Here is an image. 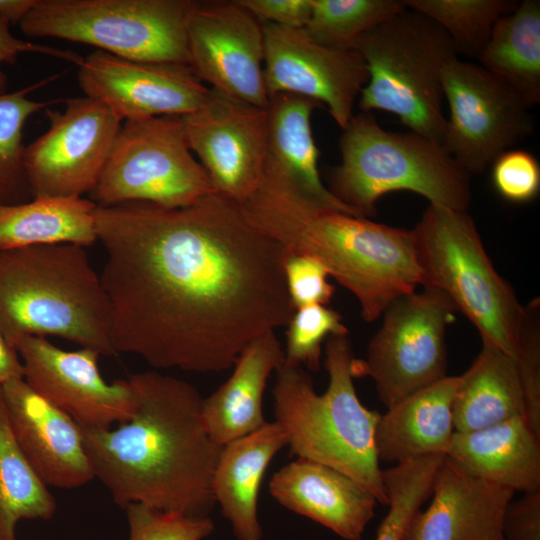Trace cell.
I'll return each instance as SVG.
<instances>
[{
  "label": "cell",
  "instance_id": "cell-36",
  "mask_svg": "<svg viewBox=\"0 0 540 540\" xmlns=\"http://www.w3.org/2000/svg\"><path fill=\"white\" fill-rule=\"evenodd\" d=\"M128 540H203L214 530L209 516L165 512L139 503L125 508Z\"/></svg>",
  "mask_w": 540,
  "mask_h": 540
},
{
  "label": "cell",
  "instance_id": "cell-27",
  "mask_svg": "<svg viewBox=\"0 0 540 540\" xmlns=\"http://www.w3.org/2000/svg\"><path fill=\"white\" fill-rule=\"evenodd\" d=\"M452 413L455 432H470L524 416V394L515 358L482 344L471 366L459 375Z\"/></svg>",
  "mask_w": 540,
  "mask_h": 540
},
{
  "label": "cell",
  "instance_id": "cell-2",
  "mask_svg": "<svg viewBox=\"0 0 540 540\" xmlns=\"http://www.w3.org/2000/svg\"><path fill=\"white\" fill-rule=\"evenodd\" d=\"M136 409L108 428H83L95 478L125 508L139 503L165 512L208 516L222 446L208 433L203 398L190 383L157 371L132 374Z\"/></svg>",
  "mask_w": 540,
  "mask_h": 540
},
{
  "label": "cell",
  "instance_id": "cell-25",
  "mask_svg": "<svg viewBox=\"0 0 540 540\" xmlns=\"http://www.w3.org/2000/svg\"><path fill=\"white\" fill-rule=\"evenodd\" d=\"M283 362L284 350L275 331L260 335L242 350L231 376L203 398L204 423L216 443L223 446L267 422L264 391L269 377Z\"/></svg>",
  "mask_w": 540,
  "mask_h": 540
},
{
  "label": "cell",
  "instance_id": "cell-14",
  "mask_svg": "<svg viewBox=\"0 0 540 540\" xmlns=\"http://www.w3.org/2000/svg\"><path fill=\"white\" fill-rule=\"evenodd\" d=\"M13 347L28 386L81 427L108 428L133 415L137 400L132 385L128 379L107 382L99 370L98 351H67L37 336H23Z\"/></svg>",
  "mask_w": 540,
  "mask_h": 540
},
{
  "label": "cell",
  "instance_id": "cell-30",
  "mask_svg": "<svg viewBox=\"0 0 540 540\" xmlns=\"http://www.w3.org/2000/svg\"><path fill=\"white\" fill-rule=\"evenodd\" d=\"M56 501L27 459L11 427L0 385V540H16L22 520H50Z\"/></svg>",
  "mask_w": 540,
  "mask_h": 540
},
{
  "label": "cell",
  "instance_id": "cell-1",
  "mask_svg": "<svg viewBox=\"0 0 540 540\" xmlns=\"http://www.w3.org/2000/svg\"><path fill=\"white\" fill-rule=\"evenodd\" d=\"M95 225L116 354L158 369L220 372L295 311L284 248L217 192L180 208L97 206Z\"/></svg>",
  "mask_w": 540,
  "mask_h": 540
},
{
  "label": "cell",
  "instance_id": "cell-22",
  "mask_svg": "<svg viewBox=\"0 0 540 540\" xmlns=\"http://www.w3.org/2000/svg\"><path fill=\"white\" fill-rule=\"evenodd\" d=\"M269 492L283 507L323 525L345 540H362L378 504L350 476L302 458L273 474Z\"/></svg>",
  "mask_w": 540,
  "mask_h": 540
},
{
  "label": "cell",
  "instance_id": "cell-39",
  "mask_svg": "<svg viewBox=\"0 0 540 540\" xmlns=\"http://www.w3.org/2000/svg\"><path fill=\"white\" fill-rule=\"evenodd\" d=\"M283 271L288 294L295 309L329 303L335 287L328 281L329 273L318 260L305 254L286 253Z\"/></svg>",
  "mask_w": 540,
  "mask_h": 540
},
{
  "label": "cell",
  "instance_id": "cell-37",
  "mask_svg": "<svg viewBox=\"0 0 540 540\" xmlns=\"http://www.w3.org/2000/svg\"><path fill=\"white\" fill-rule=\"evenodd\" d=\"M492 183L497 193L513 203H526L540 190V165L530 152L510 149L491 166Z\"/></svg>",
  "mask_w": 540,
  "mask_h": 540
},
{
  "label": "cell",
  "instance_id": "cell-31",
  "mask_svg": "<svg viewBox=\"0 0 540 540\" xmlns=\"http://www.w3.org/2000/svg\"><path fill=\"white\" fill-rule=\"evenodd\" d=\"M57 75L23 89L0 95V205H16L32 199L24 167L23 128L36 112L59 100L35 101L28 94L53 81Z\"/></svg>",
  "mask_w": 540,
  "mask_h": 540
},
{
  "label": "cell",
  "instance_id": "cell-33",
  "mask_svg": "<svg viewBox=\"0 0 540 540\" xmlns=\"http://www.w3.org/2000/svg\"><path fill=\"white\" fill-rule=\"evenodd\" d=\"M404 9L403 0H312L304 29L319 44L354 50L364 34Z\"/></svg>",
  "mask_w": 540,
  "mask_h": 540
},
{
  "label": "cell",
  "instance_id": "cell-38",
  "mask_svg": "<svg viewBox=\"0 0 540 540\" xmlns=\"http://www.w3.org/2000/svg\"><path fill=\"white\" fill-rule=\"evenodd\" d=\"M530 306V320L517 347L515 360L522 383L525 419L540 437V327L539 301Z\"/></svg>",
  "mask_w": 540,
  "mask_h": 540
},
{
  "label": "cell",
  "instance_id": "cell-6",
  "mask_svg": "<svg viewBox=\"0 0 540 540\" xmlns=\"http://www.w3.org/2000/svg\"><path fill=\"white\" fill-rule=\"evenodd\" d=\"M342 131L341 162L327 188L357 216L374 217L383 195L402 190L433 205L467 210L471 175L441 143L413 131H387L371 112L353 115Z\"/></svg>",
  "mask_w": 540,
  "mask_h": 540
},
{
  "label": "cell",
  "instance_id": "cell-44",
  "mask_svg": "<svg viewBox=\"0 0 540 540\" xmlns=\"http://www.w3.org/2000/svg\"><path fill=\"white\" fill-rule=\"evenodd\" d=\"M38 0H0V19L19 24L34 8Z\"/></svg>",
  "mask_w": 540,
  "mask_h": 540
},
{
  "label": "cell",
  "instance_id": "cell-7",
  "mask_svg": "<svg viewBox=\"0 0 540 540\" xmlns=\"http://www.w3.org/2000/svg\"><path fill=\"white\" fill-rule=\"evenodd\" d=\"M423 287L443 293L476 327L482 344L515 358L530 320L493 266L467 210L429 204L412 229Z\"/></svg>",
  "mask_w": 540,
  "mask_h": 540
},
{
  "label": "cell",
  "instance_id": "cell-11",
  "mask_svg": "<svg viewBox=\"0 0 540 540\" xmlns=\"http://www.w3.org/2000/svg\"><path fill=\"white\" fill-rule=\"evenodd\" d=\"M455 312L450 300L430 287L400 297L381 316L366 357L355 358V377H370L386 408L446 377V329Z\"/></svg>",
  "mask_w": 540,
  "mask_h": 540
},
{
  "label": "cell",
  "instance_id": "cell-35",
  "mask_svg": "<svg viewBox=\"0 0 540 540\" xmlns=\"http://www.w3.org/2000/svg\"><path fill=\"white\" fill-rule=\"evenodd\" d=\"M348 334L342 316L327 305H308L295 309L286 331L284 363L306 365L316 371L320 366L322 343L331 335Z\"/></svg>",
  "mask_w": 540,
  "mask_h": 540
},
{
  "label": "cell",
  "instance_id": "cell-19",
  "mask_svg": "<svg viewBox=\"0 0 540 540\" xmlns=\"http://www.w3.org/2000/svg\"><path fill=\"white\" fill-rule=\"evenodd\" d=\"M1 388L13 432L47 486L73 489L95 479L80 425L33 391L23 378Z\"/></svg>",
  "mask_w": 540,
  "mask_h": 540
},
{
  "label": "cell",
  "instance_id": "cell-34",
  "mask_svg": "<svg viewBox=\"0 0 540 540\" xmlns=\"http://www.w3.org/2000/svg\"><path fill=\"white\" fill-rule=\"evenodd\" d=\"M444 455L420 457L382 470L389 510L374 540H404L412 517L432 493Z\"/></svg>",
  "mask_w": 540,
  "mask_h": 540
},
{
  "label": "cell",
  "instance_id": "cell-15",
  "mask_svg": "<svg viewBox=\"0 0 540 540\" xmlns=\"http://www.w3.org/2000/svg\"><path fill=\"white\" fill-rule=\"evenodd\" d=\"M189 66L214 91L267 109L262 24L237 0L201 2L187 23Z\"/></svg>",
  "mask_w": 540,
  "mask_h": 540
},
{
  "label": "cell",
  "instance_id": "cell-23",
  "mask_svg": "<svg viewBox=\"0 0 540 540\" xmlns=\"http://www.w3.org/2000/svg\"><path fill=\"white\" fill-rule=\"evenodd\" d=\"M287 445L284 430L274 421L222 446L212 492L237 540H262L259 489L268 465Z\"/></svg>",
  "mask_w": 540,
  "mask_h": 540
},
{
  "label": "cell",
  "instance_id": "cell-29",
  "mask_svg": "<svg viewBox=\"0 0 540 540\" xmlns=\"http://www.w3.org/2000/svg\"><path fill=\"white\" fill-rule=\"evenodd\" d=\"M480 65L533 107L540 102V1L524 0L498 19Z\"/></svg>",
  "mask_w": 540,
  "mask_h": 540
},
{
  "label": "cell",
  "instance_id": "cell-42",
  "mask_svg": "<svg viewBox=\"0 0 540 540\" xmlns=\"http://www.w3.org/2000/svg\"><path fill=\"white\" fill-rule=\"evenodd\" d=\"M22 53H39L62 59L79 66L83 57L74 51L59 49L22 40L12 35L9 24L0 19V95L7 93V76L3 64H14Z\"/></svg>",
  "mask_w": 540,
  "mask_h": 540
},
{
  "label": "cell",
  "instance_id": "cell-20",
  "mask_svg": "<svg viewBox=\"0 0 540 540\" xmlns=\"http://www.w3.org/2000/svg\"><path fill=\"white\" fill-rule=\"evenodd\" d=\"M317 107L323 106L295 94L280 93L269 98L266 151L258 187L322 209L357 216L321 180L320 152L311 126Z\"/></svg>",
  "mask_w": 540,
  "mask_h": 540
},
{
  "label": "cell",
  "instance_id": "cell-28",
  "mask_svg": "<svg viewBox=\"0 0 540 540\" xmlns=\"http://www.w3.org/2000/svg\"><path fill=\"white\" fill-rule=\"evenodd\" d=\"M97 205L84 197H40L0 205V249L32 245L97 242Z\"/></svg>",
  "mask_w": 540,
  "mask_h": 540
},
{
  "label": "cell",
  "instance_id": "cell-40",
  "mask_svg": "<svg viewBox=\"0 0 540 540\" xmlns=\"http://www.w3.org/2000/svg\"><path fill=\"white\" fill-rule=\"evenodd\" d=\"M261 24L304 28L310 18L312 0H237Z\"/></svg>",
  "mask_w": 540,
  "mask_h": 540
},
{
  "label": "cell",
  "instance_id": "cell-41",
  "mask_svg": "<svg viewBox=\"0 0 540 540\" xmlns=\"http://www.w3.org/2000/svg\"><path fill=\"white\" fill-rule=\"evenodd\" d=\"M505 540H540V490L523 493L507 505L503 519Z\"/></svg>",
  "mask_w": 540,
  "mask_h": 540
},
{
  "label": "cell",
  "instance_id": "cell-16",
  "mask_svg": "<svg viewBox=\"0 0 540 540\" xmlns=\"http://www.w3.org/2000/svg\"><path fill=\"white\" fill-rule=\"evenodd\" d=\"M264 82L269 98L300 95L326 106L343 130L368 80L362 56L319 44L304 28L263 23Z\"/></svg>",
  "mask_w": 540,
  "mask_h": 540
},
{
  "label": "cell",
  "instance_id": "cell-9",
  "mask_svg": "<svg viewBox=\"0 0 540 540\" xmlns=\"http://www.w3.org/2000/svg\"><path fill=\"white\" fill-rule=\"evenodd\" d=\"M195 0H38L19 23L29 37L63 39L129 60L189 65Z\"/></svg>",
  "mask_w": 540,
  "mask_h": 540
},
{
  "label": "cell",
  "instance_id": "cell-26",
  "mask_svg": "<svg viewBox=\"0 0 540 540\" xmlns=\"http://www.w3.org/2000/svg\"><path fill=\"white\" fill-rule=\"evenodd\" d=\"M458 376L441 380L403 398L381 414L375 430L379 461L401 463L445 455L455 433L453 399Z\"/></svg>",
  "mask_w": 540,
  "mask_h": 540
},
{
  "label": "cell",
  "instance_id": "cell-32",
  "mask_svg": "<svg viewBox=\"0 0 540 540\" xmlns=\"http://www.w3.org/2000/svg\"><path fill=\"white\" fill-rule=\"evenodd\" d=\"M437 23L450 37L458 54L478 59L499 18L518 3L511 0H403Z\"/></svg>",
  "mask_w": 540,
  "mask_h": 540
},
{
  "label": "cell",
  "instance_id": "cell-24",
  "mask_svg": "<svg viewBox=\"0 0 540 540\" xmlns=\"http://www.w3.org/2000/svg\"><path fill=\"white\" fill-rule=\"evenodd\" d=\"M446 457L469 475L514 492L540 490V437L524 416L455 432Z\"/></svg>",
  "mask_w": 540,
  "mask_h": 540
},
{
  "label": "cell",
  "instance_id": "cell-3",
  "mask_svg": "<svg viewBox=\"0 0 540 540\" xmlns=\"http://www.w3.org/2000/svg\"><path fill=\"white\" fill-rule=\"evenodd\" d=\"M247 220L286 253L318 260L351 292L373 322L397 299L423 285L412 230L257 188L241 205Z\"/></svg>",
  "mask_w": 540,
  "mask_h": 540
},
{
  "label": "cell",
  "instance_id": "cell-5",
  "mask_svg": "<svg viewBox=\"0 0 540 540\" xmlns=\"http://www.w3.org/2000/svg\"><path fill=\"white\" fill-rule=\"evenodd\" d=\"M0 333L55 336L115 355L111 309L85 247L62 243L0 249Z\"/></svg>",
  "mask_w": 540,
  "mask_h": 540
},
{
  "label": "cell",
  "instance_id": "cell-17",
  "mask_svg": "<svg viewBox=\"0 0 540 540\" xmlns=\"http://www.w3.org/2000/svg\"><path fill=\"white\" fill-rule=\"evenodd\" d=\"M188 145L215 192L244 203L257 189L263 169L267 109L228 98L212 89L208 101L181 116Z\"/></svg>",
  "mask_w": 540,
  "mask_h": 540
},
{
  "label": "cell",
  "instance_id": "cell-4",
  "mask_svg": "<svg viewBox=\"0 0 540 540\" xmlns=\"http://www.w3.org/2000/svg\"><path fill=\"white\" fill-rule=\"evenodd\" d=\"M331 335L324 365L329 383L315 391L311 376L298 366L282 363L275 371L274 414L288 447L297 458L330 466L360 483L388 506L382 469L375 449L380 413L367 409L354 386L355 356L347 336Z\"/></svg>",
  "mask_w": 540,
  "mask_h": 540
},
{
  "label": "cell",
  "instance_id": "cell-13",
  "mask_svg": "<svg viewBox=\"0 0 540 540\" xmlns=\"http://www.w3.org/2000/svg\"><path fill=\"white\" fill-rule=\"evenodd\" d=\"M46 108L49 127L24 150L32 199L83 197L96 185L123 121L104 103L69 98Z\"/></svg>",
  "mask_w": 540,
  "mask_h": 540
},
{
  "label": "cell",
  "instance_id": "cell-43",
  "mask_svg": "<svg viewBox=\"0 0 540 540\" xmlns=\"http://www.w3.org/2000/svg\"><path fill=\"white\" fill-rule=\"evenodd\" d=\"M18 378H23L21 359L0 333V385Z\"/></svg>",
  "mask_w": 540,
  "mask_h": 540
},
{
  "label": "cell",
  "instance_id": "cell-10",
  "mask_svg": "<svg viewBox=\"0 0 540 540\" xmlns=\"http://www.w3.org/2000/svg\"><path fill=\"white\" fill-rule=\"evenodd\" d=\"M215 192L187 142L181 116L123 121L89 199L98 207L145 202L166 208Z\"/></svg>",
  "mask_w": 540,
  "mask_h": 540
},
{
  "label": "cell",
  "instance_id": "cell-8",
  "mask_svg": "<svg viewBox=\"0 0 540 540\" xmlns=\"http://www.w3.org/2000/svg\"><path fill=\"white\" fill-rule=\"evenodd\" d=\"M354 50L368 71L358 97L361 111L394 114L409 131L442 144L446 129L442 74L458 57L447 33L405 7L364 34Z\"/></svg>",
  "mask_w": 540,
  "mask_h": 540
},
{
  "label": "cell",
  "instance_id": "cell-21",
  "mask_svg": "<svg viewBox=\"0 0 540 540\" xmlns=\"http://www.w3.org/2000/svg\"><path fill=\"white\" fill-rule=\"evenodd\" d=\"M514 493L469 475L445 456L432 501L412 517L404 540H505L503 519Z\"/></svg>",
  "mask_w": 540,
  "mask_h": 540
},
{
  "label": "cell",
  "instance_id": "cell-12",
  "mask_svg": "<svg viewBox=\"0 0 540 540\" xmlns=\"http://www.w3.org/2000/svg\"><path fill=\"white\" fill-rule=\"evenodd\" d=\"M442 87L449 106L442 144L469 175L485 172L534 131L531 107L481 65L452 59Z\"/></svg>",
  "mask_w": 540,
  "mask_h": 540
},
{
  "label": "cell",
  "instance_id": "cell-18",
  "mask_svg": "<svg viewBox=\"0 0 540 540\" xmlns=\"http://www.w3.org/2000/svg\"><path fill=\"white\" fill-rule=\"evenodd\" d=\"M77 79L85 96L104 103L122 121L184 116L212 94L187 64L135 61L101 50L83 58Z\"/></svg>",
  "mask_w": 540,
  "mask_h": 540
}]
</instances>
